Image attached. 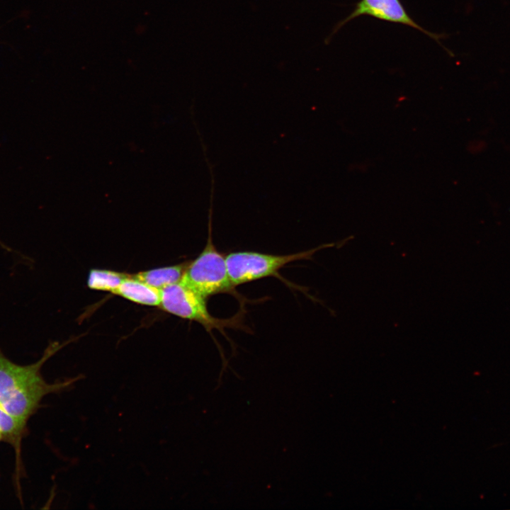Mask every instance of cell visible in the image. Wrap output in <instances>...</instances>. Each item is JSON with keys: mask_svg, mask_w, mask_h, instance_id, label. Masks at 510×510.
<instances>
[{"mask_svg": "<svg viewBox=\"0 0 510 510\" xmlns=\"http://www.w3.org/2000/svg\"><path fill=\"white\" fill-rule=\"evenodd\" d=\"M61 347L58 342L52 343L39 361L26 366L9 360L0 348V407L4 411L27 423L45 395L67 385L48 384L40 373L43 363Z\"/></svg>", "mask_w": 510, "mask_h": 510, "instance_id": "1", "label": "cell"}, {"mask_svg": "<svg viewBox=\"0 0 510 510\" xmlns=\"http://www.w3.org/2000/svg\"><path fill=\"white\" fill-rule=\"evenodd\" d=\"M336 244H324L307 251L285 255L252 251L231 252L225 256L228 274L234 287L271 276L284 280L278 272L285 266L297 261L312 260L317 251Z\"/></svg>", "mask_w": 510, "mask_h": 510, "instance_id": "2", "label": "cell"}, {"mask_svg": "<svg viewBox=\"0 0 510 510\" xmlns=\"http://www.w3.org/2000/svg\"><path fill=\"white\" fill-rule=\"evenodd\" d=\"M207 242L203 251L190 261L181 281L205 298L220 293L238 296L230 278L225 256L213 244L210 220Z\"/></svg>", "mask_w": 510, "mask_h": 510, "instance_id": "3", "label": "cell"}, {"mask_svg": "<svg viewBox=\"0 0 510 510\" xmlns=\"http://www.w3.org/2000/svg\"><path fill=\"white\" fill-rule=\"evenodd\" d=\"M206 299L181 280L161 289L159 307L170 314L199 323L208 332L217 329L225 334V328L242 327L240 312L229 319L216 318L209 312Z\"/></svg>", "mask_w": 510, "mask_h": 510, "instance_id": "4", "label": "cell"}, {"mask_svg": "<svg viewBox=\"0 0 510 510\" xmlns=\"http://www.w3.org/2000/svg\"><path fill=\"white\" fill-rule=\"evenodd\" d=\"M361 16H368L375 18L409 26L416 29L441 45L443 35L432 33L418 24L407 13L400 0H360L351 13L334 27L332 35L353 19Z\"/></svg>", "mask_w": 510, "mask_h": 510, "instance_id": "5", "label": "cell"}, {"mask_svg": "<svg viewBox=\"0 0 510 510\" xmlns=\"http://www.w3.org/2000/svg\"><path fill=\"white\" fill-rule=\"evenodd\" d=\"M132 302L149 306H159L161 290L129 275L113 293Z\"/></svg>", "mask_w": 510, "mask_h": 510, "instance_id": "6", "label": "cell"}, {"mask_svg": "<svg viewBox=\"0 0 510 510\" xmlns=\"http://www.w3.org/2000/svg\"><path fill=\"white\" fill-rule=\"evenodd\" d=\"M0 431L3 435L4 441L10 444L14 450L16 472L19 476L22 460V442L28 432L27 423L14 418L0 407Z\"/></svg>", "mask_w": 510, "mask_h": 510, "instance_id": "7", "label": "cell"}, {"mask_svg": "<svg viewBox=\"0 0 510 510\" xmlns=\"http://www.w3.org/2000/svg\"><path fill=\"white\" fill-rule=\"evenodd\" d=\"M190 261L176 265L140 271L132 275L134 278L159 290L180 281Z\"/></svg>", "mask_w": 510, "mask_h": 510, "instance_id": "8", "label": "cell"}, {"mask_svg": "<svg viewBox=\"0 0 510 510\" xmlns=\"http://www.w3.org/2000/svg\"><path fill=\"white\" fill-rule=\"evenodd\" d=\"M130 274L106 269H91L88 275L87 285L96 290L112 293Z\"/></svg>", "mask_w": 510, "mask_h": 510, "instance_id": "9", "label": "cell"}, {"mask_svg": "<svg viewBox=\"0 0 510 510\" xmlns=\"http://www.w3.org/2000/svg\"><path fill=\"white\" fill-rule=\"evenodd\" d=\"M4 441V437H3L1 432L0 431V441Z\"/></svg>", "mask_w": 510, "mask_h": 510, "instance_id": "10", "label": "cell"}]
</instances>
